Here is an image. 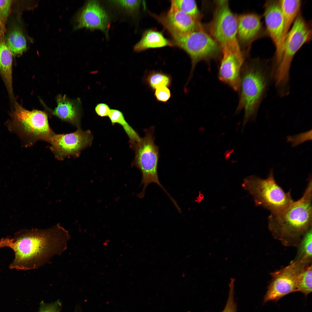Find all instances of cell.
I'll use <instances>...</instances> for the list:
<instances>
[{
	"label": "cell",
	"mask_w": 312,
	"mask_h": 312,
	"mask_svg": "<svg viewBox=\"0 0 312 312\" xmlns=\"http://www.w3.org/2000/svg\"><path fill=\"white\" fill-rule=\"evenodd\" d=\"M70 238L68 232L59 224L44 230H20L12 238L9 246L15 254L9 268L22 270L37 268L64 251Z\"/></svg>",
	"instance_id": "obj_1"
},
{
	"label": "cell",
	"mask_w": 312,
	"mask_h": 312,
	"mask_svg": "<svg viewBox=\"0 0 312 312\" xmlns=\"http://www.w3.org/2000/svg\"><path fill=\"white\" fill-rule=\"evenodd\" d=\"M312 180L302 196L282 211L268 217L269 229L274 237L286 246H298L312 227Z\"/></svg>",
	"instance_id": "obj_2"
},
{
	"label": "cell",
	"mask_w": 312,
	"mask_h": 312,
	"mask_svg": "<svg viewBox=\"0 0 312 312\" xmlns=\"http://www.w3.org/2000/svg\"><path fill=\"white\" fill-rule=\"evenodd\" d=\"M263 65L261 60L255 59L244 63L241 70L239 99L236 111H244L242 130L248 122L256 118L268 86L269 74Z\"/></svg>",
	"instance_id": "obj_3"
},
{
	"label": "cell",
	"mask_w": 312,
	"mask_h": 312,
	"mask_svg": "<svg viewBox=\"0 0 312 312\" xmlns=\"http://www.w3.org/2000/svg\"><path fill=\"white\" fill-rule=\"evenodd\" d=\"M10 116L6 125L10 131L18 136L25 147L32 146L39 141L49 143L55 133L49 126L48 115L45 112L29 110L16 103Z\"/></svg>",
	"instance_id": "obj_4"
},
{
	"label": "cell",
	"mask_w": 312,
	"mask_h": 312,
	"mask_svg": "<svg viewBox=\"0 0 312 312\" xmlns=\"http://www.w3.org/2000/svg\"><path fill=\"white\" fill-rule=\"evenodd\" d=\"M145 135L132 147L135 151L134 165L140 171L142 179L140 185L141 191L138 194L140 198L145 196L146 189L150 184H157L165 192L172 203L175 202L159 179L157 168L159 157L158 147L154 142L155 127L152 126L145 130Z\"/></svg>",
	"instance_id": "obj_5"
},
{
	"label": "cell",
	"mask_w": 312,
	"mask_h": 312,
	"mask_svg": "<svg viewBox=\"0 0 312 312\" xmlns=\"http://www.w3.org/2000/svg\"><path fill=\"white\" fill-rule=\"evenodd\" d=\"M243 186L252 195L257 205L268 209L271 213L282 211L293 201L290 192H285L276 182L273 169L265 179L255 175L247 177Z\"/></svg>",
	"instance_id": "obj_6"
},
{
	"label": "cell",
	"mask_w": 312,
	"mask_h": 312,
	"mask_svg": "<svg viewBox=\"0 0 312 312\" xmlns=\"http://www.w3.org/2000/svg\"><path fill=\"white\" fill-rule=\"evenodd\" d=\"M168 31L174 43L186 52L191 58L192 68L189 80L198 62L216 58L221 50L219 44L202 27L185 33L171 30Z\"/></svg>",
	"instance_id": "obj_7"
},
{
	"label": "cell",
	"mask_w": 312,
	"mask_h": 312,
	"mask_svg": "<svg viewBox=\"0 0 312 312\" xmlns=\"http://www.w3.org/2000/svg\"><path fill=\"white\" fill-rule=\"evenodd\" d=\"M311 39V24L300 13L286 37L282 59L275 72V84L277 88L287 85L294 56L302 46Z\"/></svg>",
	"instance_id": "obj_8"
},
{
	"label": "cell",
	"mask_w": 312,
	"mask_h": 312,
	"mask_svg": "<svg viewBox=\"0 0 312 312\" xmlns=\"http://www.w3.org/2000/svg\"><path fill=\"white\" fill-rule=\"evenodd\" d=\"M308 265L302 260L295 259L287 266L272 273V279L264 296V302L278 300L286 295L297 291L299 276Z\"/></svg>",
	"instance_id": "obj_9"
},
{
	"label": "cell",
	"mask_w": 312,
	"mask_h": 312,
	"mask_svg": "<svg viewBox=\"0 0 312 312\" xmlns=\"http://www.w3.org/2000/svg\"><path fill=\"white\" fill-rule=\"evenodd\" d=\"M209 27L211 36L221 48L238 42L237 18L231 11L228 1H217Z\"/></svg>",
	"instance_id": "obj_10"
},
{
	"label": "cell",
	"mask_w": 312,
	"mask_h": 312,
	"mask_svg": "<svg viewBox=\"0 0 312 312\" xmlns=\"http://www.w3.org/2000/svg\"><path fill=\"white\" fill-rule=\"evenodd\" d=\"M92 139L90 131H83L80 127L69 133H55L49 143L55 158L62 161L68 157H78L82 150L90 145Z\"/></svg>",
	"instance_id": "obj_11"
},
{
	"label": "cell",
	"mask_w": 312,
	"mask_h": 312,
	"mask_svg": "<svg viewBox=\"0 0 312 312\" xmlns=\"http://www.w3.org/2000/svg\"><path fill=\"white\" fill-rule=\"evenodd\" d=\"M221 49L222 56L218 72V79L234 90L239 91L241 71L245 61L239 42Z\"/></svg>",
	"instance_id": "obj_12"
},
{
	"label": "cell",
	"mask_w": 312,
	"mask_h": 312,
	"mask_svg": "<svg viewBox=\"0 0 312 312\" xmlns=\"http://www.w3.org/2000/svg\"><path fill=\"white\" fill-rule=\"evenodd\" d=\"M263 7L265 30L275 47V61L277 67L282 59L285 42L282 13L279 0L267 1Z\"/></svg>",
	"instance_id": "obj_13"
},
{
	"label": "cell",
	"mask_w": 312,
	"mask_h": 312,
	"mask_svg": "<svg viewBox=\"0 0 312 312\" xmlns=\"http://www.w3.org/2000/svg\"><path fill=\"white\" fill-rule=\"evenodd\" d=\"M153 16L168 31L185 33L202 27L199 20L179 10L171 3L166 14Z\"/></svg>",
	"instance_id": "obj_14"
},
{
	"label": "cell",
	"mask_w": 312,
	"mask_h": 312,
	"mask_svg": "<svg viewBox=\"0 0 312 312\" xmlns=\"http://www.w3.org/2000/svg\"><path fill=\"white\" fill-rule=\"evenodd\" d=\"M237 38L244 46L249 47L253 42L267 35L261 17L253 13L240 15L238 18Z\"/></svg>",
	"instance_id": "obj_15"
},
{
	"label": "cell",
	"mask_w": 312,
	"mask_h": 312,
	"mask_svg": "<svg viewBox=\"0 0 312 312\" xmlns=\"http://www.w3.org/2000/svg\"><path fill=\"white\" fill-rule=\"evenodd\" d=\"M109 21L107 14L99 3L96 1H90L79 14L76 28L98 29L106 32Z\"/></svg>",
	"instance_id": "obj_16"
},
{
	"label": "cell",
	"mask_w": 312,
	"mask_h": 312,
	"mask_svg": "<svg viewBox=\"0 0 312 312\" xmlns=\"http://www.w3.org/2000/svg\"><path fill=\"white\" fill-rule=\"evenodd\" d=\"M56 101L57 107L53 110L46 107L50 114L80 128L81 112L80 99H72L66 95L59 94L56 97Z\"/></svg>",
	"instance_id": "obj_17"
},
{
	"label": "cell",
	"mask_w": 312,
	"mask_h": 312,
	"mask_svg": "<svg viewBox=\"0 0 312 312\" xmlns=\"http://www.w3.org/2000/svg\"><path fill=\"white\" fill-rule=\"evenodd\" d=\"M12 54L4 37H0V72L10 95L13 93L12 65Z\"/></svg>",
	"instance_id": "obj_18"
},
{
	"label": "cell",
	"mask_w": 312,
	"mask_h": 312,
	"mask_svg": "<svg viewBox=\"0 0 312 312\" xmlns=\"http://www.w3.org/2000/svg\"><path fill=\"white\" fill-rule=\"evenodd\" d=\"M172 44L164 37L162 33L150 29L144 32L141 39L133 49L134 51L139 52L150 48L171 46Z\"/></svg>",
	"instance_id": "obj_19"
},
{
	"label": "cell",
	"mask_w": 312,
	"mask_h": 312,
	"mask_svg": "<svg viewBox=\"0 0 312 312\" xmlns=\"http://www.w3.org/2000/svg\"><path fill=\"white\" fill-rule=\"evenodd\" d=\"M279 2L283 21V36L285 40L289 31L298 15L302 3L299 0H281Z\"/></svg>",
	"instance_id": "obj_20"
},
{
	"label": "cell",
	"mask_w": 312,
	"mask_h": 312,
	"mask_svg": "<svg viewBox=\"0 0 312 312\" xmlns=\"http://www.w3.org/2000/svg\"><path fill=\"white\" fill-rule=\"evenodd\" d=\"M5 42L12 54L20 55L27 49L26 39L19 26H13L8 32Z\"/></svg>",
	"instance_id": "obj_21"
},
{
	"label": "cell",
	"mask_w": 312,
	"mask_h": 312,
	"mask_svg": "<svg viewBox=\"0 0 312 312\" xmlns=\"http://www.w3.org/2000/svg\"><path fill=\"white\" fill-rule=\"evenodd\" d=\"M108 116L112 125L118 123L122 127L130 139L131 147L140 140L141 138L126 121L121 111L116 109H111Z\"/></svg>",
	"instance_id": "obj_22"
},
{
	"label": "cell",
	"mask_w": 312,
	"mask_h": 312,
	"mask_svg": "<svg viewBox=\"0 0 312 312\" xmlns=\"http://www.w3.org/2000/svg\"><path fill=\"white\" fill-rule=\"evenodd\" d=\"M143 81L149 88L154 91L161 86L170 87L172 83V78L170 75L161 71L152 70L146 73Z\"/></svg>",
	"instance_id": "obj_23"
},
{
	"label": "cell",
	"mask_w": 312,
	"mask_h": 312,
	"mask_svg": "<svg viewBox=\"0 0 312 312\" xmlns=\"http://www.w3.org/2000/svg\"><path fill=\"white\" fill-rule=\"evenodd\" d=\"M312 227L304 234L298 246V250L295 259L312 261Z\"/></svg>",
	"instance_id": "obj_24"
},
{
	"label": "cell",
	"mask_w": 312,
	"mask_h": 312,
	"mask_svg": "<svg viewBox=\"0 0 312 312\" xmlns=\"http://www.w3.org/2000/svg\"><path fill=\"white\" fill-rule=\"evenodd\" d=\"M297 291L307 296L312 291V264L306 266L300 274L298 280Z\"/></svg>",
	"instance_id": "obj_25"
},
{
	"label": "cell",
	"mask_w": 312,
	"mask_h": 312,
	"mask_svg": "<svg viewBox=\"0 0 312 312\" xmlns=\"http://www.w3.org/2000/svg\"><path fill=\"white\" fill-rule=\"evenodd\" d=\"M171 3L179 10L199 20L200 12L194 0H173Z\"/></svg>",
	"instance_id": "obj_26"
},
{
	"label": "cell",
	"mask_w": 312,
	"mask_h": 312,
	"mask_svg": "<svg viewBox=\"0 0 312 312\" xmlns=\"http://www.w3.org/2000/svg\"><path fill=\"white\" fill-rule=\"evenodd\" d=\"M12 1L0 0V37H4L6 24L10 11Z\"/></svg>",
	"instance_id": "obj_27"
},
{
	"label": "cell",
	"mask_w": 312,
	"mask_h": 312,
	"mask_svg": "<svg viewBox=\"0 0 312 312\" xmlns=\"http://www.w3.org/2000/svg\"><path fill=\"white\" fill-rule=\"evenodd\" d=\"M235 281L234 278H231L229 284V289L228 299L225 307L222 312H236L237 307L234 298Z\"/></svg>",
	"instance_id": "obj_28"
},
{
	"label": "cell",
	"mask_w": 312,
	"mask_h": 312,
	"mask_svg": "<svg viewBox=\"0 0 312 312\" xmlns=\"http://www.w3.org/2000/svg\"><path fill=\"white\" fill-rule=\"evenodd\" d=\"M287 139V141L291 144L292 147L296 146L306 141L311 140L312 130L293 136H288Z\"/></svg>",
	"instance_id": "obj_29"
},
{
	"label": "cell",
	"mask_w": 312,
	"mask_h": 312,
	"mask_svg": "<svg viewBox=\"0 0 312 312\" xmlns=\"http://www.w3.org/2000/svg\"><path fill=\"white\" fill-rule=\"evenodd\" d=\"M155 96L158 101L166 103L171 97V92L168 87L164 86L158 87L154 90Z\"/></svg>",
	"instance_id": "obj_30"
},
{
	"label": "cell",
	"mask_w": 312,
	"mask_h": 312,
	"mask_svg": "<svg viewBox=\"0 0 312 312\" xmlns=\"http://www.w3.org/2000/svg\"><path fill=\"white\" fill-rule=\"evenodd\" d=\"M115 4L129 12H133L140 7L141 1L140 0H118L113 1Z\"/></svg>",
	"instance_id": "obj_31"
},
{
	"label": "cell",
	"mask_w": 312,
	"mask_h": 312,
	"mask_svg": "<svg viewBox=\"0 0 312 312\" xmlns=\"http://www.w3.org/2000/svg\"><path fill=\"white\" fill-rule=\"evenodd\" d=\"M61 305L58 301L50 304L41 305L38 312H60Z\"/></svg>",
	"instance_id": "obj_32"
},
{
	"label": "cell",
	"mask_w": 312,
	"mask_h": 312,
	"mask_svg": "<svg viewBox=\"0 0 312 312\" xmlns=\"http://www.w3.org/2000/svg\"><path fill=\"white\" fill-rule=\"evenodd\" d=\"M110 109L108 105L103 103L98 104L95 108L96 114L101 117L108 116Z\"/></svg>",
	"instance_id": "obj_33"
},
{
	"label": "cell",
	"mask_w": 312,
	"mask_h": 312,
	"mask_svg": "<svg viewBox=\"0 0 312 312\" xmlns=\"http://www.w3.org/2000/svg\"><path fill=\"white\" fill-rule=\"evenodd\" d=\"M2 244L0 242V248H1L2 247Z\"/></svg>",
	"instance_id": "obj_34"
}]
</instances>
